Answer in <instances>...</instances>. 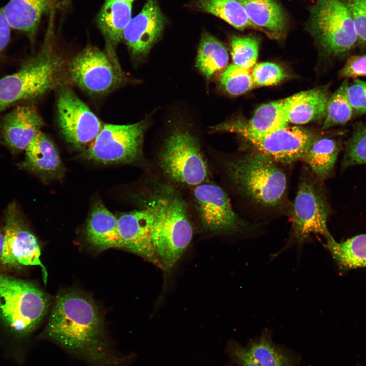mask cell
Returning <instances> with one entry per match:
<instances>
[{
    "instance_id": "6da1fadb",
    "label": "cell",
    "mask_w": 366,
    "mask_h": 366,
    "mask_svg": "<svg viewBox=\"0 0 366 366\" xmlns=\"http://www.w3.org/2000/svg\"><path fill=\"white\" fill-rule=\"evenodd\" d=\"M45 334L92 366H117L122 362L110 348L97 306L82 293L69 292L56 298Z\"/></svg>"
},
{
    "instance_id": "7a4b0ae2",
    "label": "cell",
    "mask_w": 366,
    "mask_h": 366,
    "mask_svg": "<svg viewBox=\"0 0 366 366\" xmlns=\"http://www.w3.org/2000/svg\"><path fill=\"white\" fill-rule=\"evenodd\" d=\"M212 172L222 186L251 204L264 210L287 205V178L276 162L262 152L229 154L206 147Z\"/></svg>"
},
{
    "instance_id": "3957f363",
    "label": "cell",
    "mask_w": 366,
    "mask_h": 366,
    "mask_svg": "<svg viewBox=\"0 0 366 366\" xmlns=\"http://www.w3.org/2000/svg\"><path fill=\"white\" fill-rule=\"evenodd\" d=\"M145 172L185 190L213 179L206 148L192 130L176 126L152 150Z\"/></svg>"
},
{
    "instance_id": "277c9868",
    "label": "cell",
    "mask_w": 366,
    "mask_h": 366,
    "mask_svg": "<svg viewBox=\"0 0 366 366\" xmlns=\"http://www.w3.org/2000/svg\"><path fill=\"white\" fill-rule=\"evenodd\" d=\"M213 179L182 191L194 228L197 226L212 235L249 233L257 229V225L236 213L228 192Z\"/></svg>"
},
{
    "instance_id": "5b68a950",
    "label": "cell",
    "mask_w": 366,
    "mask_h": 366,
    "mask_svg": "<svg viewBox=\"0 0 366 366\" xmlns=\"http://www.w3.org/2000/svg\"><path fill=\"white\" fill-rule=\"evenodd\" d=\"M62 68L61 59L45 44L18 71L0 78V113L17 103L38 98L57 85Z\"/></svg>"
},
{
    "instance_id": "8992f818",
    "label": "cell",
    "mask_w": 366,
    "mask_h": 366,
    "mask_svg": "<svg viewBox=\"0 0 366 366\" xmlns=\"http://www.w3.org/2000/svg\"><path fill=\"white\" fill-rule=\"evenodd\" d=\"M311 174L304 171L299 179L290 209L292 225L285 249L294 245H302L312 235H321L325 241L333 238L327 226L331 211L329 204L320 180Z\"/></svg>"
},
{
    "instance_id": "52a82bcc",
    "label": "cell",
    "mask_w": 366,
    "mask_h": 366,
    "mask_svg": "<svg viewBox=\"0 0 366 366\" xmlns=\"http://www.w3.org/2000/svg\"><path fill=\"white\" fill-rule=\"evenodd\" d=\"M49 302L48 296L34 284L0 272V317L16 334L32 332Z\"/></svg>"
},
{
    "instance_id": "ba28073f",
    "label": "cell",
    "mask_w": 366,
    "mask_h": 366,
    "mask_svg": "<svg viewBox=\"0 0 366 366\" xmlns=\"http://www.w3.org/2000/svg\"><path fill=\"white\" fill-rule=\"evenodd\" d=\"M152 242L162 267L172 268L192 240L194 228L184 197L174 196L154 213Z\"/></svg>"
},
{
    "instance_id": "9c48e42d",
    "label": "cell",
    "mask_w": 366,
    "mask_h": 366,
    "mask_svg": "<svg viewBox=\"0 0 366 366\" xmlns=\"http://www.w3.org/2000/svg\"><path fill=\"white\" fill-rule=\"evenodd\" d=\"M308 26L329 55L342 56L359 45L351 14L343 0H316L310 9Z\"/></svg>"
},
{
    "instance_id": "30bf717a",
    "label": "cell",
    "mask_w": 366,
    "mask_h": 366,
    "mask_svg": "<svg viewBox=\"0 0 366 366\" xmlns=\"http://www.w3.org/2000/svg\"><path fill=\"white\" fill-rule=\"evenodd\" d=\"M148 126L146 119L129 125L106 124L84 155L103 164H138L147 171L149 165L144 157L143 142Z\"/></svg>"
},
{
    "instance_id": "8fae6325",
    "label": "cell",
    "mask_w": 366,
    "mask_h": 366,
    "mask_svg": "<svg viewBox=\"0 0 366 366\" xmlns=\"http://www.w3.org/2000/svg\"><path fill=\"white\" fill-rule=\"evenodd\" d=\"M4 243L1 262L11 267L39 266L44 283L47 273L40 260L38 240L27 226L16 202L9 204L5 211Z\"/></svg>"
},
{
    "instance_id": "7c38bea8",
    "label": "cell",
    "mask_w": 366,
    "mask_h": 366,
    "mask_svg": "<svg viewBox=\"0 0 366 366\" xmlns=\"http://www.w3.org/2000/svg\"><path fill=\"white\" fill-rule=\"evenodd\" d=\"M70 73L73 81L82 89L102 94L122 81V71L106 52L88 47L71 62Z\"/></svg>"
},
{
    "instance_id": "4fadbf2b",
    "label": "cell",
    "mask_w": 366,
    "mask_h": 366,
    "mask_svg": "<svg viewBox=\"0 0 366 366\" xmlns=\"http://www.w3.org/2000/svg\"><path fill=\"white\" fill-rule=\"evenodd\" d=\"M57 109L63 136L77 148H82L94 141L102 129L99 118L69 87L59 90Z\"/></svg>"
},
{
    "instance_id": "5bb4252c",
    "label": "cell",
    "mask_w": 366,
    "mask_h": 366,
    "mask_svg": "<svg viewBox=\"0 0 366 366\" xmlns=\"http://www.w3.org/2000/svg\"><path fill=\"white\" fill-rule=\"evenodd\" d=\"M317 137L304 128L286 126L263 136L245 139L275 162L290 164L301 160Z\"/></svg>"
},
{
    "instance_id": "9a60e30c",
    "label": "cell",
    "mask_w": 366,
    "mask_h": 366,
    "mask_svg": "<svg viewBox=\"0 0 366 366\" xmlns=\"http://www.w3.org/2000/svg\"><path fill=\"white\" fill-rule=\"evenodd\" d=\"M155 216L148 208L123 213L117 218L122 249L161 267L152 242Z\"/></svg>"
},
{
    "instance_id": "2e32d148",
    "label": "cell",
    "mask_w": 366,
    "mask_h": 366,
    "mask_svg": "<svg viewBox=\"0 0 366 366\" xmlns=\"http://www.w3.org/2000/svg\"><path fill=\"white\" fill-rule=\"evenodd\" d=\"M165 24L157 0H147L142 10L125 28L123 39L134 57L142 58L161 38Z\"/></svg>"
},
{
    "instance_id": "e0dca14e",
    "label": "cell",
    "mask_w": 366,
    "mask_h": 366,
    "mask_svg": "<svg viewBox=\"0 0 366 366\" xmlns=\"http://www.w3.org/2000/svg\"><path fill=\"white\" fill-rule=\"evenodd\" d=\"M284 100L273 101L259 107L248 122L230 120L210 127V134L234 133L243 138L263 136L288 126Z\"/></svg>"
},
{
    "instance_id": "ac0fdd59",
    "label": "cell",
    "mask_w": 366,
    "mask_h": 366,
    "mask_svg": "<svg viewBox=\"0 0 366 366\" xmlns=\"http://www.w3.org/2000/svg\"><path fill=\"white\" fill-rule=\"evenodd\" d=\"M0 122L1 140L13 154L25 150L44 125L36 108L30 105L17 106Z\"/></svg>"
},
{
    "instance_id": "d6986e66",
    "label": "cell",
    "mask_w": 366,
    "mask_h": 366,
    "mask_svg": "<svg viewBox=\"0 0 366 366\" xmlns=\"http://www.w3.org/2000/svg\"><path fill=\"white\" fill-rule=\"evenodd\" d=\"M20 167L44 180L60 178L64 167L59 154L52 141L40 131L25 150Z\"/></svg>"
},
{
    "instance_id": "ffe728a7",
    "label": "cell",
    "mask_w": 366,
    "mask_h": 366,
    "mask_svg": "<svg viewBox=\"0 0 366 366\" xmlns=\"http://www.w3.org/2000/svg\"><path fill=\"white\" fill-rule=\"evenodd\" d=\"M330 97L327 88L323 87L284 99L288 123L303 125L324 119Z\"/></svg>"
},
{
    "instance_id": "44dd1931",
    "label": "cell",
    "mask_w": 366,
    "mask_h": 366,
    "mask_svg": "<svg viewBox=\"0 0 366 366\" xmlns=\"http://www.w3.org/2000/svg\"><path fill=\"white\" fill-rule=\"evenodd\" d=\"M57 0H9L2 8L11 26L25 34L32 42L42 15L53 10Z\"/></svg>"
},
{
    "instance_id": "7402d4cb",
    "label": "cell",
    "mask_w": 366,
    "mask_h": 366,
    "mask_svg": "<svg viewBox=\"0 0 366 366\" xmlns=\"http://www.w3.org/2000/svg\"><path fill=\"white\" fill-rule=\"evenodd\" d=\"M87 241L98 250L121 248L117 218L101 202L92 208L85 230Z\"/></svg>"
},
{
    "instance_id": "603a6c76",
    "label": "cell",
    "mask_w": 366,
    "mask_h": 366,
    "mask_svg": "<svg viewBox=\"0 0 366 366\" xmlns=\"http://www.w3.org/2000/svg\"><path fill=\"white\" fill-rule=\"evenodd\" d=\"M253 27L278 38L285 34L288 19L276 0H239Z\"/></svg>"
},
{
    "instance_id": "cb8c5ba5",
    "label": "cell",
    "mask_w": 366,
    "mask_h": 366,
    "mask_svg": "<svg viewBox=\"0 0 366 366\" xmlns=\"http://www.w3.org/2000/svg\"><path fill=\"white\" fill-rule=\"evenodd\" d=\"M343 148L341 141L338 139L317 136L301 160L308 164L319 180H323L332 173L337 158Z\"/></svg>"
},
{
    "instance_id": "d4e9b609",
    "label": "cell",
    "mask_w": 366,
    "mask_h": 366,
    "mask_svg": "<svg viewBox=\"0 0 366 366\" xmlns=\"http://www.w3.org/2000/svg\"><path fill=\"white\" fill-rule=\"evenodd\" d=\"M132 3L105 0L97 17L98 25L109 46L123 39V32L131 19Z\"/></svg>"
},
{
    "instance_id": "484cf974",
    "label": "cell",
    "mask_w": 366,
    "mask_h": 366,
    "mask_svg": "<svg viewBox=\"0 0 366 366\" xmlns=\"http://www.w3.org/2000/svg\"><path fill=\"white\" fill-rule=\"evenodd\" d=\"M323 245L342 269L366 267V234L341 242L333 238L325 241Z\"/></svg>"
},
{
    "instance_id": "4316f807",
    "label": "cell",
    "mask_w": 366,
    "mask_h": 366,
    "mask_svg": "<svg viewBox=\"0 0 366 366\" xmlns=\"http://www.w3.org/2000/svg\"><path fill=\"white\" fill-rule=\"evenodd\" d=\"M229 60L224 45L208 33L201 36L196 57V65L206 80L226 67Z\"/></svg>"
},
{
    "instance_id": "83f0119b",
    "label": "cell",
    "mask_w": 366,
    "mask_h": 366,
    "mask_svg": "<svg viewBox=\"0 0 366 366\" xmlns=\"http://www.w3.org/2000/svg\"><path fill=\"white\" fill-rule=\"evenodd\" d=\"M199 10L217 16L239 30L253 27L239 0H198Z\"/></svg>"
},
{
    "instance_id": "f1b7e54d",
    "label": "cell",
    "mask_w": 366,
    "mask_h": 366,
    "mask_svg": "<svg viewBox=\"0 0 366 366\" xmlns=\"http://www.w3.org/2000/svg\"><path fill=\"white\" fill-rule=\"evenodd\" d=\"M348 79H344L340 86L330 96L324 118L322 129L343 125L351 119L353 110L348 96Z\"/></svg>"
},
{
    "instance_id": "f546056e",
    "label": "cell",
    "mask_w": 366,
    "mask_h": 366,
    "mask_svg": "<svg viewBox=\"0 0 366 366\" xmlns=\"http://www.w3.org/2000/svg\"><path fill=\"white\" fill-rule=\"evenodd\" d=\"M360 164H366V124L358 122L353 125L352 134L345 143L341 167L344 170Z\"/></svg>"
},
{
    "instance_id": "4dcf8cb0",
    "label": "cell",
    "mask_w": 366,
    "mask_h": 366,
    "mask_svg": "<svg viewBox=\"0 0 366 366\" xmlns=\"http://www.w3.org/2000/svg\"><path fill=\"white\" fill-rule=\"evenodd\" d=\"M220 83L229 94L237 96L251 90L255 85L248 69L235 64L228 66L220 77Z\"/></svg>"
},
{
    "instance_id": "1f68e13d",
    "label": "cell",
    "mask_w": 366,
    "mask_h": 366,
    "mask_svg": "<svg viewBox=\"0 0 366 366\" xmlns=\"http://www.w3.org/2000/svg\"><path fill=\"white\" fill-rule=\"evenodd\" d=\"M261 366H289V359L265 336L247 348Z\"/></svg>"
},
{
    "instance_id": "d6a6232c",
    "label": "cell",
    "mask_w": 366,
    "mask_h": 366,
    "mask_svg": "<svg viewBox=\"0 0 366 366\" xmlns=\"http://www.w3.org/2000/svg\"><path fill=\"white\" fill-rule=\"evenodd\" d=\"M234 64L246 69L255 65L258 58L259 43L253 37H233L231 41Z\"/></svg>"
},
{
    "instance_id": "836d02e7",
    "label": "cell",
    "mask_w": 366,
    "mask_h": 366,
    "mask_svg": "<svg viewBox=\"0 0 366 366\" xmlns=\"http://www.w3.org/2000/svg\"><path fill=\"white\" fill-rule=\"evenodd\" d=\"M252 76L255 85L270 86L283 80L286 74L279 65L270 62L261 63L254 67Z\"/></svg>"
},
{
    "instance_id": "e575fe53",
    "label": "cell",
    "mask_w": 366,
    "mask_h": 366,
    "mask_svg": "<svg viewBox=\"0 0 366 366\" xmlns=\"http://www.w3.org/2000/svg\"><path fill=\"white\" fill-rule=\"evenodd\" d=\"M353 18L359 44L366 45V0H343Z\"/></svg>"
},
{
    "instance_id": "d590c367",
    "label": "cell",
    "mask_w": 366,
    "mask_h": 366,
    "mask_svg": "<svg viewBox=\"0 0 366 366\" xmlns=\"http://www.w3.org/2000/svg\"><path fill=\"white\" fill-rule=\"evenodd\" d=\"M348 96L353 112L358 114H366V81L354 78L349 84Z\"/></svg>"
},
{
    "instance_id": "8d00e7d4",
    "label": "cell",
    "mask_w": 366,
    "mask_h": 366,
    "mask_svg": "<svg viewBox=\"0 0 366 366\" xmlns=\"http://www.w3.org/2000/svg\"><path fill=\"white\" fill-rule=\"evenodd\" d=\"M364 76H366V54L351 56L339 72V77L344 79Z\"/></svg>"
},
{
    "instance_id": "74e56055",
    "label": "cell",
    "mask_w": 366,
    "mask_h": 366,
    "mask_svg": "<svg viewBox=\"0 0 366 366\" xmlns=\"http://www.w3.org/2000/svg\"><path fill=\"white\" fill-rule=\"evenodd\" d=\"M229 352L240 366H261L252 356L248 348L231 344L229 346Z\"/></svg>"
},
{
    "instance_id": "f35d334b",
    "label": "cell",
    "mask_w": 366,
    "mask_h": 366,
    "mask_svg": "<svg viewBox=\"0 0 366 366\" xmlns=\"http://www.w3.org/2000/svg\"><path fill=\"white\" fill-rule=\"evenodd\" d=\"M11 28L3 9H0V58L9 43Z\"/></svg>"
},
{
    "instance_id": "ab89813d",
    "label": "cell",
    "mask_w": 366,
    "mask_h": 366,
    "mask_svg": "<svg viewBox=\"0 0 366 366\" xmlns=\"http://www.w3.org/2000/svg\"><path fill=\"white\" fill-rule=\"evenodd\" d=\"M4 243V235L0 231V262H1Z\"/></svg>"
},
{
    "instance_id": "60d3db41",
    "label": "cell",
    "mask_w": 366,
    "mask_h": 366,
    "mask_svg": "<svg viewBox=\"0 0 366 366\" xmlns=\"http://www.w3.org/2000/svg\"><path fill=\"white\" fill-rule=\"evenodd\" d=\"M71 0H63L60 3L58 4V7H65L67 5Z\"/></svg>"
},
{
    "instance_id": "b9f144b4",
    "label": "cell",
    "mask_w": 366,
    "mask_h": 366,
    "mask_svg": "<svg viewBox=\"0 0 366 366\" xmlns=\"http://www.w3.org/2000/svg\"><path fill=\"white\" fill-rule=\"evenodd\" d=\"M119 1L132 3L134 0H119Z\"/></svg>"
}]
</instances>
